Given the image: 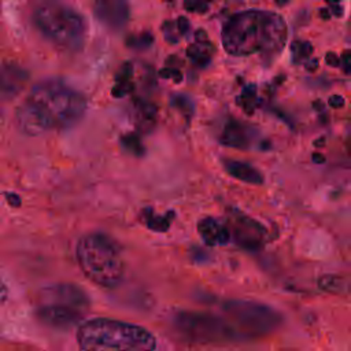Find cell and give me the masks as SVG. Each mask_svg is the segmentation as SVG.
<instances>
[{"label":"cell","mask_w":351,"mask_h":351,"mask_svg":"<svg viewBox=\"0 0 351 351\" xmlns=\"http://www.w3.org/2000/svg\"><path fill=\"white\" fill-rule=\"evenodd\" d=\"M223 317L233 328L237 340L269 335L281 324V315L271 307L251 300H232L223 304Z\"/></svg>","instance_id":"8992f818"},{"label":"cell","mask_w":351,"mask_h":351,"mask_svg":"<svg viewBox=\"0 0 351 351\" xmlns=\"http://www.w3.org/2000/svg\"><path fill=\"white\" fill-rule=\"evenodd\" d=\"M176 27H177V30H178V34L185 36V34L189 32L191 25H189V21H188L185 16H180V18L177 19Z\"/></svg>","instance_id":"603a6c76"},{"label":"cell","mask_w":351,"mask_h":351,"mask_svg":"<svg viewBox=\"0 0 351 351\" xmlns=\"http://www.w3.org/2000/svg\"><path fill=\"white\" fill-rule=\"evenodd\" d=\"M170 77L174 80V82H180L182 80V74L178 69H173L170 67Z\"/></svg>","instance_id":"f546056e"},{"label":"cell","mask_w":351,"mask_h":351,"mask_svg":"<svg viewBox=\"0 0 351 351\" xmlns=\"http://www.w3.org/2000/svg\"><path fill=\"white\" fill-rule=\"evenodd\" d=\"M176 325L184 335L195 341H239L233 328L223 315L200 311H184L176 317Z\"/></svg>","instance_id":"52a82bcc"},{"label":"cell","mask_w":351,"mask_h":351,"mask_svg":"<svg viewBox=\"0 0 351 351\" xmlns=\"http://www.w3.org/2000/svg\"><path fill=\"white\" fill-rule=\"evenodd\" d=\"M343 71L350 73L351 71V51H344L341 58H340V64Z\"/></svg>","instance_id":"cb8c5ba5"},{"label":"cell","mask_w":351,"mask_h":351,"mask_svg":"<svg viewBox=\"0 0 351 351\" xmlns=\"http://www.w3.org/2000/svg\"><path fill=\"white\" fill-rule=\"evenodd\" d=\"M37 315L47 325L66 329L74 326L81 321L82 310L66 304L41 303L37 310Z\"/></svg>","instance_id":"9c48e42d"},{"label":"cell","mask_w":351,"mask_h":351,"mask_svg":"<svg viewBox=\"0 0 351 351\" xmlns=\"http://www.w3.org/2000/svg\"><path fill=\"white\" fill-rule=\"evenodd\" d=\"M0 122H1V114H0Z\"/></svg>","instance_id":"74e56055"},{"label":"cell","mask_w":351,"mask_h":351,"mask_svg":"<svg viewBox=\"0 0 351 351\" xmlns=\"http://www.w3.org/2000/svg\"><path fill=\"white\" fill-rule=\"evenodd\" d=\"M86 111L85 97L71 86L45 80L36 84L16 110L18 128L30 136L75 125Z\"/></svg>","instance_id":"6da1fadb"},{"label":"cell","mask_w":351,"mask_h":351,"mask_svg":"<svg viewBox=\"0 0 351 351\" xmlns=\"http://www.w3.org/2000/svg\"><path fill=\"white\" fill-rule=\"evenodd\" d=\"M197 232L202 240L207 245H222L230 240V233L226 225H222L219 221L213 217H206L197 222Z\"/></svg>","instance_id":"7c38bea8"},{"label":"cell","mask_w":351,"mask_h":351,"mask_svg":"<svg viewBox=\"0 0 351 351\" xmlns=\"http://www.w3.org/2000/svg\"><path fill=\"white\" fill-rule=\"evenodd\" d=\"M325 1L330 5V4H337V3H340L341 0H325Z\"/></svg>","instance_id":"d590c367"},{"label":"cell","mask_w":351,"mask_h":351,"mask_svg":"<svg viewBox=\"0 0 351 351\" xmlns=\"http://www.w3.org/2000/svg\"><path fill=\"white\" fill-rule=\"evenodd\" d=\"M166 1H173V0H166Z\"/></svg>","instance_id":"f35d334b"},{"label":"cell","mask_w":351,"mask_h":351,"mask_svg":"<svg viewBox=\"0 0 351 351\" xmlns=\"http://www.w3.org/2000/svg\"><path fill=\"white\" fill-rule=\"evenodd\" d=\"M7 293H8L7 287H5L4 282L0 280V300H4V299L7 298Z\"/></svg>","instance_id":"4dcf8cb0"},{"label":"cell","mask_w":351,"mask_h":351,"mask_svg":"<svg viewBox=\"0 0 351 351\" xmlns=\"http://www.w3.org/2000/svg\"><path fill=\"white\" fill-rule=\"evenodd\" d=\"M41 303H56L66 304L82 310L88 306L89 298L85 292L71 284H59L51 288H45L41 292Z\"/></svg>","instance_id":"30bf717a"},{"label":"cell","mask_w":351,"mask_h":351,"mask_svg":"<svg viewBox=\"0 0 351 351\" xmlns=\"http://www.w3.org/2000/svg\"><path fill=\"white\" fill-rule=\"evenodd\" d=\"M122 144L125 145L126 149H129L134 155H143L144 154V147H143L140 138L137 136H134V134L125 136L122 138Z\"/></svg>","instance_id":"d6986e66"},{"label":"cell","mask_w":351,"mask_h":351,"mask_svg":"<svg viewBox=\"0 0 351 351\" xmlns=\"http://www.w3.org/2000/svg\"><path fill=\"white\" fill-rule=\"evenodd\" d=\"M288 3H289V0H276V4L280 5V7H282V5L288 4Z\"/></svg>","instance_id":"e575fe53"},{"label":"cell","mask_w":351,"mask_h":351,"mask_svg":"<svg viewBox=\"0 0 351 351\" xmlns=\"http://www.w3.org/2000/svg\"><path fill=\"white\" fill-rule=\"evenodd\" d=\"M219 141L228 147L233 148H247L251 143V134L248 132V128L239 122H228L223 128V132L219 137Z\"/></svg>","instance_id":"4fadbf2b"},{"label":"cell","mask_w":351,"mask_h":351,"mask_svg":"<svg viewBox=\"0 0 351 351\" xmlns=\"http://www.w3.org/2000/svg\"><path fill=\"white\" fill-rule=\"evenodd\" d=\"M256 88L254 84L245 86V89L243 90V95L240 97H237V103L240 106L244 107V111L248 114L254 112V108L256 106Z\"/></svg>","instance_id":"2e32d148"},{"label":"cell","mask_w":351,"mask_h":351,"mask_svg":"<svg viewBox=\"0 0 351 351\" xmlns=\"http://www.w3.org/2000/svg\"><path fill=\"white\" fill-rule=\"evenodd\" d=\"M25 77L22 75V71L15 69V67H3L0 70V92L7 95V96H12L15 95L22 84H23Z\"/></svg>","instance_id":"9a60e30c"},{"label":"cell","mask_w":351,"mask_h":351,"mask_svg":"<svg viewBox=\"0 0 351 351\" xmlns=\"http://www.w3.org/2000/svg\"><path fill=\"white\" fill-rule=\"evenodd\" d=\"M319 16L324 19H329L330 18V11L328 8H321L319 10Z\"/></svg>","instance_id":"d6a6232c"},{"label":"cell","mask_w":351,"mask_h":351,"mask_svg":"<svg viewBox=\"0 0 351 351\" xmlns=\"http://www.w3.org/2000/svg\"><path fill=\"white\" fill-rule=\"evenodd\" d=\"M230 237L245 248H258L265 237V229L250 217L241 214H232L230 226H228Z\"/></svg>","instance_id":"ba28073f"},{"label":"cell","mask_w":351,"mask_h":351,"mask_svg":"<svg viewBox=\"0 0 351 351\" xmlns=\"http://www.w3.org/2000/svg\"><path fill=\"white\" fill-rule=\"evenodd\" d=\"M311 158H313V160H314L315 163H324V162H325V156L321 155V154H318V152H314Z\"/></svg>","instance_id":"1f68e13d"},{"label":"cell","mask_w":351,"mask_h":351,"mask_svg":"<svg viewBox=\"0 0 351 351\" xmlns=\"http://www.w3.org/2000/svg\"><path fill=\"white\" fill-rule=\"evenodd\" d=\"M93 7L97 19L111 29H121L128 22V0H93Z\"/></svg>","instance_id":"8fae6325"},{"label":"cell","mask_w":351,"mask_h":351,"mask_svg":"<svg viewBox=\"0 0 351 351\" xmlns=\"http://www.w3.org/2000/svg\"><path fill=\"white\" fill-rule=\"evenodd\" d=\"M77 341L81 351H154L156 348V339L149 330L111 318H93L80 324Z\"/></svg>","instance_id":"3957f363"},{"label":"cell","mask_w":351,"mask_h":351,"mask_svg":"<svg viewBox=\"0 0 351 351\" xmlns=\"http://www.w3.org/2000/svg\"><path fill=\"white\" fill-rule=\"evenodd\" d=\"M152 41H154L152 34L145 32V33L140 34V36L133 41V44H130V45H133V47H136V48H147V47H149V45L152 44Z\"/></svg>","instance_id":"44dd1931"},{"label":"cell","mask_w":351,"mask_h":351,"mask_svg":"<svg viewBox=\"0 0 351 351\" xmlns=\"http://www.w3.org/2000/svg\"><path fill=\"white\" fill-rule=\"evenodd\" d=\"M195 40L196 43L202 44V43H207L208 41V36H207V32L204 29H197L195 32Z\"/></svg>","instance_id":"4316f807"},{"label":"cell","mask_w":351,"mask_h":351,"mask_svg":"<svg viewBox=\"0 0 351 351\" xmlns=\"http://www.w3.org/2000/svg\"><path fill=\"white\" fill-rule=\"evenodd\" d=\"M159 77L162 78H170V67H165L159 71Z\"/></svg>","instance_id":"836d02e7"},{"label":"cell","mask_w":351,"mask_h":351,"mask_svg":"<svg viewBox=\"0 0 351 351\" xmlns=\"http://www.w3.org/2000/svg\"><path fill=\"white\" fill-rule=\"evenodd\" d=\"M173 213H167V215L163 217H155L152 214H147V226L156 230V232H163L169 228L170 221H171V215Z\"/></svg>","instance_id":"ac0fdd59"},{"label":"cell","mask_w":351,"mask_h":351,"mask_svg":"<svg viewBox=\"0 0 351 351\" xmlns=\"http://www.w3.org/2000/svg\"><path fill=\"white\" fill-rule=\"evenodd\" d=\"M330 14H333L335 16H341L343 15V5L340 3L337 4H330Z\"/></svg>","instance_id":"83f0119b"},{"label":"cell","mask_w":351,"mask_h":351,"mask_svg":"<svg viewBox=\"0 0 351 351\" xmlns=\"http://www.w3.org/2000/svg\"><path fill=\"white\" fill-rule=\"evenodd\" d=\"M37 29L53 44L77 49L86 36V23L82 15L59 0H41L34 8Z\"/></svg>","instance_id":"5b68a950"},{"label":"cell","mask_w":351,"mask_h":351,"mask_svg":"<svg viewBox=\"0 0 351 351\" xmlns=\"http://www.w3.org/2000/svg\"><path fill=\"white\" fill-rule=\"evenodd\" d=\"M173 104L174 106H177L180 110H182V111H192V108H193V106H192V101L189 100V97H186V96H184V95H178V96H176L174 97V100H173Z\"/></svg>","instance_id":"7402d4cb"},{"label":"cell","mask_w":351,"mask_h":351,"mask_svg":"<svg viewBox=\"0 0 351 351\" xmlns=\"http://www.w3.org/2000/svg\"><path fill=\"white\" fill-rule=\"evenodd\" d=\"M223 167L229 176H232L240 181H244L248 184H255V185L263 184L262 173L245 162L226 159V160H223Z\"/></svg>","instance_id":"5bb4252c"},{"label":"cell","mask_w":351,"mask_h":351,"mask_svg":"<svg viewBox=\"0 0 351 351\" xmlns=\"http://www.w3.org/2000/svg\"><path fill=\"white\" fill-rule=\"evenodd\" d=\"M322 141H325V138H324V137H322V138H319V140H317L314 144H315L317 147H319V145H322Z\"/></svg>","instance_id":"8d00e7d4"},{"label":"cell","mask_w":351,"mask_h":351,"mask_svg":"<svg viewBox=\"0 0 351 351\" xmlns=\"http://www.w3.org/2000/svg\"><path fill=\"white\" fill-rule=\"evenodd\" d=\"M318 59H311V60H308V62H306V70H308V71H315L317 69H318Z\"/></svg>","instance_id":"f1b7e54d"},{"label":"cell","mask_w":351,"mask_h":351,"mask_svg":"<svg viewBox=\"0 0 351 351\" xmlns=\"http://www.w3.org/2000/svg\"><path fill=\"white\" fill-rule=\"evenodd\" d=\"M287 25L276 12L248 10L228 19L222 29L226 52L244 56L255 52L274 55L284 48Z\"/></svg>","instance_id":"7a4b0ae2"},{"label":"cell","mask_w":351,"mask_h":351,"mask_svg":"<svg viewBox=\"0 0 351 351\" xmlns=\"http://www.w3.org/2000/svg\"><path fill=\"white\" fill-rule=\"evenodd\" d=\"M77 262L82 273L103 288L117 287L123 277V261L118 245L106 234L82 236L75 247Z\"/></svg>","instance_id":"277c9868"},{"label":"cell","mask_w":351,"mask_h":351,"mask_svg":"<svg viewBox=\"0 0 351 351\" xmlns=\"http://www.w3.org/2000/svg\"><path fill=\"white\" fill-rule=\"evenodd\" d=\"M325 62H326V64L330 66V67H339V64H340V58H339L336 53H333V52H328V53L325 55Z\"/></svg>","instance_id":"d4e9b609"},{"label":"cell","mask_w":351,"mask_h":351,"mask_svg":"<svg viewBox=\"0 0 351 351\" xmlns=\"http://www.w3.org/2000/svg\"><path fill=\"white\" fill-rule=\"evenodd\" d=\"M328 103H329V106L333 107V108H340V107L344 106V99H343V96H340V95H333V96L329 97Z\"/></svg>","instance_id":"484cf974"},{"label":"cell","mask_w":351,"mask_h":351,"mask_svg":"<svg viewBox=\"0 0 351 351\" xmlns=\"http://www.w3.org/2000/svg\"><path fill=\"white\" fill-rule=\"evenodd\" d=\"M162 30H163V36L167 43L176 44L178 41V34L174 33L176 23L173 21H165V23L162 25Z\"/></svg>","instance_id":"ffe728a7"},{"label":"cell","mask_w":351,"mask_h":351,"mask_svg":"<svg viewBox=\"0 0 351 351\" xmlns=\"http://www.w3.org/2000/svg\"><path fill=\"white\" fill-rule=\"evenodd\" d=\"M293 62H300L313 53V45L308 41H295L291 44Z\"/></svg>","instance_id":"e0dca14e"}]
</instances>
